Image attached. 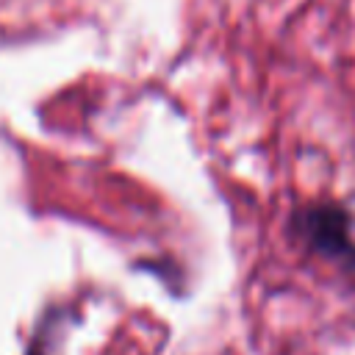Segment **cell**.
Wrapping results in <instances>:
<instances>
[{
    "label": "cell",
    "instance_id": "1",
    "mask_svg": "<svg viewBox=\"0 0 355 355\" xmlns=\"http://www.w3.org/2000/svg\"><path fill=\"white\" fill-rule=\"evenodd\" d=\"M355 216L333 200L302 202L288 216V233L313 255L355 272Z\"/></svg>",
    "mask_w": 355,
    "mask_h": 355
}]
</instances>
